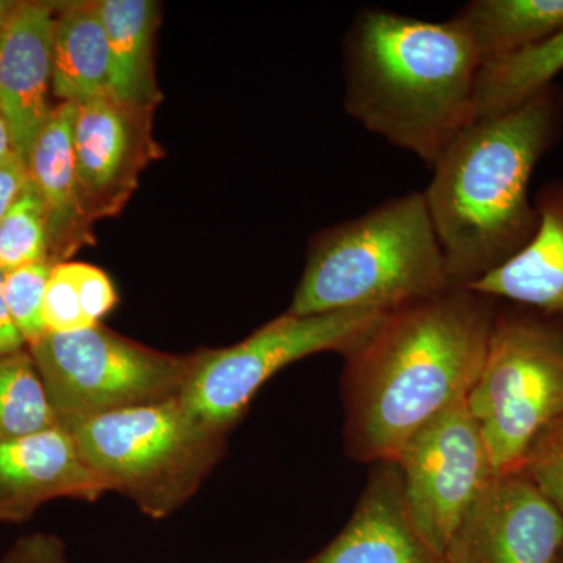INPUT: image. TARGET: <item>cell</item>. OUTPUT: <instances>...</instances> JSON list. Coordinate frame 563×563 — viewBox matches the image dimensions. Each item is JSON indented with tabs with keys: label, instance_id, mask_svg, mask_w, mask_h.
Returning <instances> with one entry per match:
<instances>
[{
	"label": "cell",
	"instance_id": "obj_25",
	"mask_svg": "<svg viewBox=\"0 0 563 563\" xmlns=\"http://www.w3.org/2000/svg\"><path fill=\"white\" fill-rule=\"evenodd\" d=\"M518 470L563 515V417L533 437Z\"/></svg>",
	"mask_w": 563,
	"mask_h": 563
},
{
	"label": "cell",
	"instance_id": "obj_28",
	"mask_svg": "<svg viewBox=\"0 0 563 563\" xmlns=\"http://www.w3.org/2000/svg\"><path fill=\"white\" fill-rule=\"evenodd\" d=\"M3 273L0 272V357L27 350L24 339L18 332L16 325L11 321L9 309L5 306L2 291Z\"/></svg>",
	"mask_w": 563,
	"mask_h": 563
},
{
	"label": "cell",
	"instance_id": "obj_6",
	"mask_svg": "<svg viewBox=\"0 0 563 563\" xmlns=\"http://www.w3.org/2000/svg\"><path fill=\"white\" fill-rule=\"evenodd\" d=\"M468 404L495 472L520 468L533 437L563 417V320L498 301Z\"/></svg>",
	"mask_w": 563,
	"mask_h": 563
},
{
	"label": "cell",
	"instance_id": "obj_12",
	"mask_svg": "<svg viewBox=\"0 0 563 563\" xmlns=\"http://www.w3.org/2000/svg\"><path fill=\"white\" fill-rule=\"evenodd\" d=\"M106 493L65 426L0 442V523H24L55 499L92 503Z\"/></svg>",
	"mask_w": 563,
	"mask_h": 563
},
{
	"label": "cell",
	"instance_id": "obj_2",
	"mask_svg": "<svg viewBox=\"0 0 563 563\" xmlns=\"http://www.w3.org/2000/svg\"><path fill=\"white\" fill-rule=\"evenodd\" d=\"M562 121L563 92L553 84L470 122L432 166L422 195L453 287H472L531 242L539 217L529 185Z\"/></svg>",
	"mask_w": 563,
	"mask_h": 563
},
{
	"label": "cell",
	"instance_id": "obj_13",
	"mask_svg": "<svg viewBox=\"0 0 563 563\" xmlns=\"http://www.w3.org/2000/svg\"><path fill=\"white\" fill-rule=\"evenodd\" d=\"M57 13L58 3L20 2L0 36V114L25 163L55 109L49 91Z\"/></svg>",
	"mask_w": 563,
	"mask_h": 563
},
{
	"label": "cell",
	"instance_id": "obj_29",
	"mask_svg": "<svg viewBox=\"0 0 563 563\" xmlns=\"http://www.w3.org/2000/svg\"><path fill=\"white\" fill-rule=\"evenodd\" d=\"M14 154L16 152H14L13 141H11L9 125L0 114V165L13 157Z\"/></svg>",
	"mask_w": 563,
	"mask_h": 563
},
{
	"label": "cell",
	"instance_id": "obj_27",
	"mask_svg": "<svg viewBox=\"0 0 563 563\" xmlns=\"http://www.w3.org/2000/svg\"><path fill=\"white\" fill-rule=\"evenodd\" d=\"M31 181L27 163L14 154L0 165V221L3 220L11 206L20 198L21 192Z\"/></svg>",
	"mask_w": 563,
	"mask_h": 563
},
{
	"label": "cell",
	"instance_id": "obj_8",
	"mask_svg": "<svg viewBox=\"0 0 563 563\" xmlns=\"http://www.w3.org/2000/svg\"><path fill=\"white\" fill-rule=\"evenodd\" d=\"M387 313L361 310L296 317L285 312L243 342L196 351L180 401L203 424L229 435L274 374L321 352L346 357Z\"/></svg>",
	"mask_w": 563,
	"mask_h": 563
},
{
	"label": "cell",
	"instance_id": "obj_20",
	"mask_svg": "<svg viewBox=\"0 0 563 563\" xmlns=\"http://www.w3.org/2000/svg\"><path fill=\"white\" fill-rule=\"evenodd\" d=\"M562 70L563 27L523 54L481 68L476 118L495 117L521 106L553 85Z\"/></svg>",
	"mask_w": 563,
	"mask_h": 563
},
{
	"label": "cell",
	"instance_id": "obj_1",
	"mask_svg": "<svg viewBox=\"0 0 563 563\" xmlns=\"http://www.w3.org/2000/svg\"><path fill=\"white\" fill-rule=\"evenodd\" d=\"M498 301L451 287L385 314L346 355L344 444L352 461L393 462L435 415L466 399L483 373Z\"/></svg>",
	"mask_w": 563,
	"mask_h": 563
},
{
	"label": "cell",
	"instance_id": "obj_30",
	"mask_svg": "<svg viewBox=\"0 0 563 563\" xmlns=\"http://www.w3.org/2000/svg\"><path fill=\"white\" fill-rule=\"evenodd\" d=\"M18 3L13 0H0V36L5 31L7 25L13 16L14 10H16Z\"/></svg>",
	"mask_w": 563,
	"mask_h": 563
},
{
	"label": "cell",
	"instance_id": "obj_19",
	"mask_svg": "<svg viewBox=\"0 0 563 563\" xmlns=\"http://www.w3.org/2000/svg\"><path fill=\"white\" fill-rule=\"evenodd\" d=\"M454 18L483 68L523 54L561 31L563 0H473Z\"/></svg>",
	"mask_w": 563,
	"mask_h": 563
},
{
	"label": "cell",
	"instance_id": "obj_11",
	"mask_svg": "<svg viewBox=\"0 0 563 563\" xmlns=\"http://www.w3.org/2000/svg\"><path fill=\"white\" fill-rule=\"evenodd\" d=\"M563 515L520 470L496 473L446 550L450 563H559Z\"/></svg>",
	"mask_w": 563,
	"mask_h": 563
},
{
	"label": "cell",
	"instance_id": "obj_5",
	"mask_svg": "<svg viewBox=\"0 0 563 563\" xmlns=\"http://www.w3.org/2000/svg\"><path fill=\"white\" fill-rule=\"evenodd\" d=\"M107 488L154 518L190 501L224 455L228 435L199 421L180 398L65 422Z\"/></svg>",
	"mask_w": 563,
	"mask_h": 563
},
{
	"label": "cell",
	"instance_id": "obj_22",
	"mask_svg": "<svg viewBox=\"0 0 563 563\" xmlns=\"http://www.w3.org/2000/svg\"><path fill=\"white\" fill-rule=\"evenodd\" d=\"M60 424L31 351L0 357V442Z\"/></svg>",
	"mask_w": 563,
	"mask_h": 563
},
{
	"label": "cell",
	"instance_id": "obj_16",
	"mask_svg": "<svg viewBox=\"0 0 563 563\" xmlns=\"http://www.w3.org/2000/svg\"><path fill=\"white\" fill-rule=\"evenodd\" d=\"M77 103L62 102L33 141L27 168L47 214L51 258L68 262L81 246L95 243L91 224L81 210L74 157Z\"/></svg>",
	"mask_w": 563,
	"mask_h": 563
},
{
	"label": "cell",
	"instance_id": "obj_21",
	"mask_svg": "<svg viewBox=\"0 0 563 563\" xmlns=\"http://www.w3.org/2000/svg\"><path fill=\"white\" fill-rule=\"evenodd\" d=\"M117 303V288L101 268L90 263H57L44 296L47 332L68 333L95 328Z\"/></svg>",
	"mask_w": 563,
	"mask_h": 563
},
{
	"label": "cell",
	"instance_id": "obj_17",
	"mask_svg": "<svg viewBox=\"0 0 563 563\" xmlns=\"http://www.w3.org/2000/svg\"><path fill=\"white\" fill-rule=\"evenodd\" d=\"M52 95L77 106L111 95L110 46L96 2L58 3Z\"/></svg>",
	"mask_w": 563,
	"mask_h": 563
},
{
	"label": "cell",
	"instance_id": "obj_4",
	"mask_svg": "<svg viewBox=\"0 0 563 563\" xmlns=\"http://www.w3.org/2000/svg\"><path fill=\"white\" fill-rule=\"evenodd\" d=\"M453 287L422 191L322 229L288 313L391 312Z\"/></svg>",
	"mask_w": 563,
	"mask_h": 563
},
{
	"label": "cell",
	"instance_id": "obj_18",
	"mask_svg": "<svg viewBox=\"0 0 563 563\" xmlns=\"http://www.w3.org/2000/svg\"><path fill=\"white\" fill-rule=\"evenodd\" d=\"M111 55V96L154 109L162 102L155 80V35L161 3L152 0H96Z\"/></svg>",
	"mask_w": 563,
	"mask_h": 563
},
{
	"label": "cell",
	"instance_id": "obj_9",
	"mask_svg": "<svg viewBox=\"0 0 563 563\" xmlns=\"http://www.w3.org/2000/svg\"><path fill=\"white\" fill-rule=\"evenodd\" d=\"M393 462L401 473L404 498L418 532L446 554L455 532L496 474L468 398L426 422Z\"/></svg>",
	"mask_w": 563,
	"mask_h": 563
},
{
	"label": "cell",
	"instance_id": "obj_24",
	"mask_svg": "<svg viewBox=\"0 0 563 563\" xmlns=\"http://www.w3.org/2000/svg\"><path fill=\"white\" fill-rule=\"evenodd\" d=\"M52 261L32 263L3 274V299L11 321L16 325L25 344L32 346L47 333L44 321V296L52 269Z\"/></svg>",
	"mask_w": 563,
	"mask_h": 563
},
{
	"label": "cell",
	"instance_id": "obj_3",
	"mask_svg": "<svg viewBox=\"0 0 563 563\" xmlns=\"http://www.w3.org/2000/svg\"><path fill=\"white\" fill-rule=\"evenodd\" d=\"M344 110L432 169L476 120L481 62L455 18L363 9L343 44Z\"/></svg>",
	"mask_w": 563,
	"mask_h": 563
},
{
	"label": "cell",
	"instance_id": "obj_31",
	"mask_svg": "<svg viewBox=\"0 0 563 563\" xmlns=\"http://www.w3.org/2000/svg\"><path fill=\"white\" fill-rule=\"evenodd\" d=\"M559 563H563V551H562V558H561V562H559Z\"/></svg>",
	"mask_w": 563,
	"mask_h": 563
},
{
	"label": "cell",
	"instance_id": "obj_23",
	"mask_svg": "<svg viewBox=\"0 0 563 563\" xmlns=\"http://www.w3.org/2000/svg\"><path fill=\"white\" fill-rule=\"evenodd\" d=\"M46 261H52L47 214L31 180L0 221V272Z\"/></svg>",
	"mask_w": 563,
	"mask_h": 563
},
{
	"label": "cell",
	"instance_id": "obj_7",
	"mask_svg": "<svg viewBox=\"0 0 563 563\" xmlns=\"http://www.w3.org/2000/svg\"><path fill=\"white\" fill-rule=\"evenodd\" d=\"M60 424L180 398L196 352L168 354L98 324L29 346Z\"/></svg>",
	"mask_w": 563,
	"mask_h": 563
},
{
	"label": "cell",
	"instance_id": "obj_14",
	"mask_svg": "<svg viewBox=\"0 0 563 563\" xmlns=\"http://www.w3.org/2000/svg\"><path fill=\"white\" fill-rule=\"evenodd\" d=\"M302 563H450L426 542L407 509L395 462L374 463L351 520Z\"/></svg>",
	"mask_w": 563,
	"mask_h": 563
},
{
	"label": "cell",
	"instance_id": "obj_10",
	"mask_svg": "<svg viewBox=\"0 0 563 563\" xmlns=\"http://www.w3.org/2000/svg\"><path fill=\"white\" fill-rule=\"evenodd\" d=\"M154 109L113 96L77 106L74 157L81 210L92 224L117 217L139 188L141 173L163 158L152 135Z\"/></svg>",
	"mask_w": 563,
	"mask_h": 563
},
{
	"label": "cell",
	"instance_id": "obj_26",
	"mask_svg": "<svg viewBox=\"0 0 563 563\" xmlns=\"http://www.w3.org/2000/svg\"><path fill=\"white\" fill-rule=\"evenodd\" d=\"M0 563H69L65 544L57 536L36 532L22 537Z\"/></svg>",
	"mask_w": 563,
	"mask_h": 563
},
{
	"label": "cell",
	"instance_id": "obj_15",
	"mask_svg": "<svg viewBox=\"0 0 563 563\" xmlns=\"http://www.w3.org/2000/svg\"><path fill=\"white\" fill-rule=\"evenodd\" d=\"M533 206L539 224L531 242L468 288L563 320V180L543 185Z\"/></svg>",
	"mask_w": 563,
	"mask_h": 563
}]
</instances>
